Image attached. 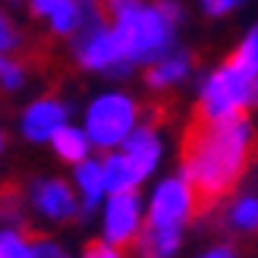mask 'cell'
Segmentation results:
<instances>
[{
  "mask_svg": "<svg viewBox=\"0 0 258 258\" xmlns=\"http://www.w3.org/2000/svg\"><path fill=\"white\" fill-rule=\"evenodd\" d=\"M0 148H4V136H0Z\"/></svg>",
  "mask_w": 258,
  "mask_h": 258,
  "instance_id": "obj_24",
  "label": "cell"
},
{
  "mask_svg": "<svg viewBox=\"0 0 258 258\" xmlns=\"http://www.w3.org/2000/svg\"><path fill=\"white\" fill-rule=\"evenodd\" d=\"M239 4H242V0H202V7H205L208 16H224V13H230Z\"/></svg>",
  "mask_w": 258,
  "mask_h": 258,
  "instance_id": "obj_19",
  "label": "cell"
},
{
  "mask_svg": "<svg viewBox=\"0 0 258 258\" xmlns=\"http://www.w3.org/2000/svg\"><path fill=\"white\" fill-rule=\"evenodd\" d=\"M252 101V73L236 70L224 63L202 92L199 110L208 117H227V113H246V104Z\"/></svg>",
  "mask_w": 258,
  "mask_h": 258,
  "instance_id": "obj_3",
  "label": "cell"
},
{
  "mask_svg": "<svg viewBox=\"0 0 258 258\" xmlns=\"http://www.w3.org/2000/svg\"><path fill=\"white\" fill-rule=\"evenodd\" d=\"M192 214V199H189V183L186 176H173L158 186L148 214V227H183V221Z\"/></svg>",
  "mask_w": 258,
  "mask_h": 258,
  "instance_id": "obj_5",
  "label": "cell"
},
{
  "mask_svg": "<svg viewBox=\"0 0 258 258\" xmlns=\"http://www.w3.org/2000/svg\"><path fill=\"white\" fill-rule=\"evenodd\" d=\"M16 44V35L10 32V25H7V19L0 16V50H7V47H13ZM0 67H4V60H0Z\"/></svg>",
  "mask_w": 258,
  "mask_h": 258,
  "instance_id": "obj_21",
  "label": "cell"
},
{
  "mask_svg": "<svg viewBox=\"0 0 258 258\" xmlns=\"http://www.w3.org/2000/svg\"><path fill=\"white\" fill-rule=\"evenodd\" d=\"M139 183V173L133 170V164H129L126 154H113L107 158L104 164V186L110 192H133Z\"/></svg>",
  "mask_w": 258,
  "mask_h": 258,
  "instance_id": "obj_12",
  "label": "cell"
},
{
  "mask_svg": "<svg viewBox=\"0 0 258 258\" xmlns=\"http://www.w3.org/2000/svg\"><path fill=\"white\" fill-rule=\"evenodd\" d=\"M252 98H255V101H258V82H255V85H252Z\"/></svg>",
  "mask_w": 258,
  "mask_h": 258,
  "instance_id": "obj_23",
  "label": "cell"
},
{
  "mask_svg": "<svg viewBox=\"0 0 258 258\" xmlns=\"http://www.w3.org/2000/svg\"><path fill=\"white\" fill-rule=\"evenodd\" d=\"M63 120H67V107H63L60 101L44 98V101H38V104H32L25 110L22 129L32 142H44L57 133V126H63Z\"/></svg>",
  "mask_w": 258,
  "mask_h": 258,
  "instance_id": "obj_8",
  "label": "cell"
},
{
  "mask_svg": "<svg viewBox=\"0 0 258 258\" xmlns=\"http://www.w3.org/2000/svg\"><path fill=\"white\" fill-rule=\"evenodd\" d=\"M208 255H211V258H227V255H233V249H230V246H217V249H211Z\"/></svg>",
  "mask_w": 258,
  "mask_h": 258,
  "instance_id": "obj_22",
  "label": "cell"
},
{
  "mask_svg": "<svg viewBox=\"0 0 258 258\" xmlns=\"http://www.w3.org/2000/svg\"><path fill=\"white\" fill-rule=\"evenodd\" d=\"M189 70H192V57H189V54L167 57V60L158 63V67L148 70V85H151V88H167V85H173V82H179V79H186Z\"/></svg>",
  "mask_w": 258,
  "mask_h": 258,
  "instance_id": "obj_11",
  "label": "cell"
},
{
  "mask_svg": "<svg viewBox=\"0 0 258 258\" xmlns=\"http://www.w3.org/2000/svg\"><path fill=\"white\" fill-rule=\"evenodd\" d=\"M50 142H54V148L60 151L63 161H85L88 142H85V136L79 133V129H73V126H57V133L50 136Z\"/></svg>",
  "mask_w": 258,
  "mask_h": 258,
  "instance_id": "obj_14",
  "label": "cell"
},
{
  "mask_svg": "<svg viewBox=\"0 0 258 258\" xmlns=\"http://www.w3.org/2000/svg\"><path fill=\"white\" fill-rule=\"evenodd\" d=\"M123 151H126L129 164H133V170L139 173V179H145L154 170L158 158H161V145H158V139H154V133H151L148 126L133 129V136H126Z\"/></svg>",
  "mask_w": 258,
  "mask_h": 258,
  "instance_id": "obj_10",
  "label": "cell"
},
{
  "mask_svg": "<svg viewBox=\"0 0 258 258\" xmlns=\"http://www.w3.org/2000/svg\"><path fill=\"white\" fill-rule=\"evenodd\" d=\"M0 76H4L7 88H19L22 85V67H16V63H4V67H0Z\"/></svg>",
  "mask_w": 258,
  "mask_h": 258,
  "instance_id": "obj_20",
  "label": "cell"
},
{
  "mask_svg": "<svg viewBox=\"0 0 258 258\" xmlns=\"http://www.w3.org/2000/svg\"><path fill=\"white\" fill-rule=\"evenodd\" d=\"M104 227H107L104 230L107 239L120 252L133 246L136 230H139V199H136V189L133 192H113V199L107 205V214H104Z\"/></svg>",
  "mask_w": 258,
  "mask_h": 258,
  "instance_id": "obj_6",
  "label": "cell"
},
{
  "mask_svg": "<svg viewBox=\"0 0 258 258\" xmlns=\"http://www.w3.org/2000/svg\"><path fill=\"white\" fill-rule=\"evenodd\" d=\"M136 120L133 101L123 95H104L88 107V136L95 145L110 148L129 136V126Z\"/></svg>",
  "mask_w": 258,
  "mask_h": 258,
  "instance_id": "obj_4",
  "label": "cell"
},
{
  "mask_svg": "<svg viewBox=\"0 0 258 258\" xmlns=\"http://www.w3.org/2000/svg\"><path fill=\"white\" fill-rule=\"evenodd\" d=\"M230 67L236 70H246V73H258V25L249 32V38L239 44V50H233V57H227Z\"/></svg>",
  "mask_w": 258,
  "mask_h": 258,
  "instance_id": "obj_15",
  "label": "cell"
},
{
  "mask_svg": "<svg viewBox=\"0 0 258 258\" xmlns=\"http://www.w3.org/2000/svg\"><path fill=\"white\" fill-rule=\"evenodd\" d=\"M32 199H35V208L47 217H54V221L76 217V199L63 179H44V183H38Z\"/></svg>",
  "mask_w": 258,
  "mask_h": 258,
  "instance_id": "obj_7",
  "label": "cell"
},
{
  "mask_svg": "<svg viewBox=\"0 0 258 258\" xmlns=\"http://www.w3.org/2000/svg\"><path fill=\"white\" fill-rule=\"evenodd\" d=\"M19 255H29V242L19 233H0V258H19Z\"/></svg>",
  "mask_w": 258,
  "mask_h": 258,
  "instance_id": "obj_17",
  "label": "cell"
},
{
  "mask_svg": "<svg viewBox=\"0 0 258 258\" xmlns=\"http://www.w3.org/2000/svg\"><path fill=\"white\" fill-rule=\"evenodd\" d=\"M35 16H50L54 32L70 35L76 25H82V19H95V13H85L79 0H32Z\"/></svg>",
  "mask_w": 258,
  "mask_h": 258,
  "instance_id": "obj_9",
  "label": "cell"
},
{
  "mask_svg": "<svg viewBox=\"0 0 258 258\" xmlns=\"http://www.w3.org/2000/svg\"><path fill=\"white\" fill-rule=\"evenodd\" d=\"M101 13L113 19V41L120 47V57L133 63H148L161 57L173 41V19L164 16L161 7H142L139 0H101Z\"/></svg>",
  "mask_w": 258,
  "mask_h": 258,
  "instance_id": "obj_2",
  "label": "cell"
},
{
  "mask_svg": "<svg viewBox=\"0 0 258 258\" xmlns=\"http://www.w3.org/2000/svg\"><path fill=\"white\" fill-rule=\"evenodd\" d=\"M233 224L239 230H255L258 227V199H242L233 208Z\"/></svg>",
  "mask_w": 258,
  "mask_h": 258,
  "instance_id": "obj_16",
  "label": "cell"
},
{
  "mask_svg": "<svg viewBox=\"0 0 258 258\" xmlns=\"http://www.w3.org/2000/svg\"><path fill=\"white\" fill-rule=\"evenodd\" d=\"M255 154V136L246 113L208 117L199 107L179 139V167L189 183L192 217H205L242 183Z\"/></svg>",
  "mask_w": 258,
  "mask_h": 258,
  "instance_id": "obj_1",
  "label": "cell"
},
{
  "mask_svg": "<svg viewBox=\"0 0 258 258\" xmlns=\"http://www.w3.org/2000/svg\"><path fill=\"white\" fill-rule=\"evenodd\" d=\"M76 179H79V186L85 192V208H82V214L88 217V214H92V208H95V202H98V196L104 192V167H98L92 161H79V173H76Z\"/></svg>",
  "mask_w": 258,
  "mask_h": 258,
  "instance_id": "obj_13",
  "label": "cell"
},
{
  "mask_svg": "<svg viewBox=\"0 0 258 258\" xmlns=\"http://www.w3.org/2000/svg\"><path fill=\"white\" fill-rule=\"evenodd\" d=\"M19 189L16 183H10V186H0V217H16L19 214Z\"/></svg>",
  "mask_w": 258,
  "mask_h": 258,
  "instance_id": "obj_18",
  "label": "cell"
}]
</instances>
